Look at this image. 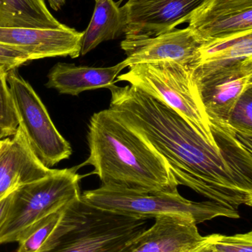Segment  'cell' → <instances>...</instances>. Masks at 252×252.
I'll return each instance as SVG.
<instances>
[{
  "mask_svg": "<svg viewBox=\"0 0 252 252\" xmlns=\"http://www.w3.org/2000/svg\"><path fill=\"white\" fill-rule=\"evenodd\" d=\"M109 109L167 161L178 185L238 210L252 206V147L212 145L186 120L134 86L109 87Z\"/></svg>",
  "mask_w": 252,
  "mask_h": 252,
  "instance_id": "6da1fadb",
  "label": "cell"
},
{
  "mask_svg": "<svg viewBox=\"0 0 252 252\" xmlns=\"http://www.w3.org/2000/svg\"><path fill=\"white\" fill-rule=\"evenodd\" d=\"M90 155L79 165H92L102 186L139 192H177L167 161L109 109L90 118L87 132Z\"/></svg>",
  "mask_w": 252,
  "mask_h": 252,
  "instance_id": "7a4b0ae2",
  "label": "cell"
},
{
  "mask_svg": "<svg viewBox=\"0 0 252 252\" xmlns=\"http://www.w3.org/2000/svg\"><path fill=\"white\" fill-rule=\"evenodd\" d=\"M117 79L170 106L212 145L252 147V143L243 139L229 126H216L210 121L189 66L176 62L139 63L129 66L128 72Z\"/></svg>",
  "mask_w": 252,
  "mask_h": 252,
  "instance_id": "3957f363",
  "label": "cell"
},
{
  "mask_svg": "<svg viewBox=\"0 0 252 252\" xmlns=\"http://www.w3.org/2000/svg\"><path fill=\"white\" fill-rule=\"evenodd\" d=\"M149 220L96 208L81 197L68 204L37 252H125Z\"/></svg>",
  "mask_w": 252,
  "mask_h": 252,
  "instance_id": "277c9868",
  "label": "cell"
},
{
  "mask_svg": "<svg viewBox=\"0 0 252 252\" xmlns=\"http://www.w3.org/2000/svg\"><path fill=\"white\" fill-rule=\"evenodd\" d=\"M81 198L101 210L146 220L179 218L198 225L218 217L240 219L238 210L209 200L189 201L179 192L149 193L102 185L97 189L84 191Z\"/></svg>",
  "mask_w": 252,
  "mask_h": 252,
  "instance_id": "5b68a950",
  "label": "cell"
},
{
  "mask_svg": "<svg viewBox=\"0 0 252 252\" xmlns=\"http://www.w3.org/2000/svg\"><path fill=\"white\" fill-rule=\"evenodd\" d=\"M79 167L53 169L47 176L17 188L0 228V244L16 242L28 226L79 198Z\"/></svg>",
  "mask_w": 252,
  "mask_h": 252,
  "instance_id": "8992f818",
  "label": "cell"
},
{
  "mask_svg": "<svg viewBox=\"0 0 252 252\" xmlns=\"http://www.w3.org/2000/svg\"><path fill=\"white\" fill-rule=\"evenodd\" d=\"M7 81L19 127L36 156L49 168L70 158L71 144L56 128L32 86L15 70L7 72Z\"/></svg>",
  "mask_w": 252,
  "mask_h": 252,
  "instance_id": "52a82bcc",
  "label": "cell"
},
{
  "mask_svg": "<svg viewBox=\"0 0 252 252\" xmlns=\"http://www.w3.org/2000/svg\"><path fill=\"white\" fill-rule=\"evenodd\" d=\"M210 0H128L121 7L125 38H147L189 22Z\"/></svg>",
  "mask_w": 252,
  "mask_h": 252,
  "instance_id": "ba28073f",
  "label": "cell"
},
{
  "mask_svg": "<svg viewBox=\"0 0 252 252\" xmlns=\"http://www.w3.org/2000/svg\"><path fill=\"white\" fill-rule=\"evenodd\" d=\"M83 32L64 25L59 28L0 26V44L23 52L30 60L79 57Z\"/></svg>",
  "mask_w": 252,
  "mask_h": 252,
  "instance_id": "9c48e42d",
  "label": "cell"
},
{
  "mask_svg": "<svg viewBox=\"0 0 252 252\" xmlns=\"http://www.w3.org/2000/svg\"><path fill=\"white\" fill-rule=\"evenodd\" d=\"M202 42L187 27L147 38H125L121 43L127 67L139 63L176 62L189 66Z\"/></svg>",
  "mask_w": 252,
  "mask_h": 252,
  "instance_id": "30bf717a",
  "label": "cell"
},
{
  "mask_svg": "<svg viewBox=\"0 0 252 252\" xmlns=\"http://www.w3.org/2000/svg\"><path fill=\"white\" fill-rule=\"evenodd\" d=\"M195 83L210 121L216 126H229L228 117L234 105L252 87V59L210 74Z\"/></svg>",
  "mask_w": 252,
  "mask_h": 252,
  "instance_id": "8fae6325",
  "label": "cell"
},
{
  "mask_svg": "<svg viewBox=\"0 0 252 252\" xmlns=\"http://www.w3.org/2000/svg\"><path fill=\"white\" fill-rule=\"evenodd\" d=\"M36 156L20 127L0 144V201L21 186L53 172Z\"/></svg>",
  "mask_w": 252,
  "mask_h": 252,
  "instance_id": "7c38bea8",
  "label": "cell"
},
{
  "mask_svg": "<svg viewBox=\"0 0 252 252\" xmlns=\"http://www.w3.org/2000/svg\"><path fill=\"white\" fill-rule=\"evenodd\" d=\"M203 237L197 225L179 218L161 217L142 232L125 252H189Z\"/></svg>",
  "mask_w": 252,
  "mask_h": 252,
  "instance_id": "4fadbf2b",
  "label": "cell"
},
{
  "mask_svg": "<svg viewBox=\"0 0 252 252\" xmlns=\"http://www.w3.org/2000/svg\"><path fill=\"white\" fill-rule=\"evenodd\" d=\"M249 59H252V31L202 43L189 66L197 82Z\"/></svg>",
  "mask_w": 252,
  "mask_h": 252,
  "instance_id": "5bb4252c",
  "label": "cell"
},
{
  "mask_svg": "<svg viewBox=\"0 0 252 252\" xmlns=\"http://www.w3.org/2000/svg\"><path fill=\"white\" fill-rule=\"evenodd\" d=\"M126 67L123 62L108 67L57 63L49 71L46 87L54 89L60 94L72 96H78L90 90L109 89L115 84L118 74Z\"/></svg>",
  "mask_w": 252,
  "mask_h": 252,
  "instance_id": "9a60e30c",
  "label": "cell"
},
{
  "mask_svg": "<svg viewBox=\"0 0 252 252\" xmlns=\"http://www.w3.org/2000/svg\"><path fill=\"white\" fill-rule=\"evenodd\" d=\"M188 27L202 43L252 31V5L204 7Z\"/></svg>",
  "mask_w": 252,
  "mask_h": 252,
  "instance_id": "2e32d148",
  "label": "cell"
},
{
  "mask_svg": "<svg viewBox=\"0 0 252 252\" xmlns=\"http://www.w3.org/2000/svg\"><path fill=\"white\" fill-rule=\"evenodd\" d=\"M124 28V13L114 0H96L91 20L83 32L80 56H85L104 41L118 38Z\"/></svg>",
  "mask_w": 252,
  "mask_h": 252,
  "instance_id": "e0dca14e",
  "label": "cell"
},
{
  "mask_svg": "<svg viewBox=\"0 0 252 252\" xmlns=\"http://www.w3.org/2000/svg\"><path fill=\"white\" fill-rule=\"evenodd\" d=\"M44 0H0V26L59 28Z\"/></svg>",
  "mask_w": 252,
  "mask_h": 252,
  "instance_id": "ac0fdd59",
  "label": "cell"
},
{
  "mask_svg": "<svg viewBox=\"0 0 252 252\" xmlns=\"http://www.w3.org/2000/svg\"><path fill=\"white\" fill-rule=\"evenodd\" d=\"M64 208L50 213L25 229L16 241L19 244L16 252H38L59 223Z\"/></svg>",
  "mask_w": 252,
  "mask_h": 252,
  "instance_id": "d6986e66",
  "label": "cell"
},
{
  "mask_svg": "<svg viewBox=\"0 0 252 252\" xmlns=\"http://www.w3.org/2000/svg\"><path fill=\"white\" fill-rule=\"evenodd\" d=\"M189 252H252V232L234 235L213 234L203 237Z\"/></svg>",
  "mask_w": 252,
  "mask_h": 252,
  "instance_id": "ffe728a7",
  "label": "cell"
},
{
  "mask_svg": "<svg viewBox=\"0 0 252 252\" xmlns=\"http://www.w3.org/2000/svg\"><path fill=\"white\" fill-rule=\"evenodd\" d=\"M227 125L243 139L252 143V87L244 92L234 105Z\"/></svg>",
  "mask_w": 252,
  "mask_h": 252,
  "instance_id": "44dd1931",
  "label": "cell"
},
{
  "mask_svg": "<svg viewBox=\"0 0 252 252\" xmlns=\"http://www.w3.org/2000/svg\"><path fill=\"white\" fill-rule=\"evenodd\" d=\"M7 71L0 66V140L16 133L19 124L7 84Z\"/></svg>",
  "mask_w": 252,
  "mask_h": 252,
  "instance_id": "7402d4cb",
  "label": "cell"
},
{
  "mask_svg": "<svg viewBox=\"0 0 252 252\" xmlns=\"http://www.w3.org/2000/svg\"><path fill=\"white\" fill-rule=\"evenodd\" d=\"M31 62L29 56L20 50L0 44V66L9 71Z\"/></svg>",
  "mask_w": 252,
  "mask_h": 252,
  "instance_id": "603a6c76",
  "label": "cell"
},
{
  "mask_svg": "<svg viewBox=\"0 0 252 252\" xmlns=\"http://www.w3.org/2000/svg\"><path fill=\"white\" fill-rule=\"evenodd\" d=\"M252 5V0H210L204 7L209 6H218V7H243ZM202 8V9H203ZM201 9V10H202Z\"/></svg>",
  "mask_w": 252,
  "mask_h": 252,
  "instance_id": "cb8c5ba5",
  "label": "cell"
},
{
  "mask_svg": "<svg viewBox=\"0 0 252 252\" xmlns=\"http://www.w3.org/2000/svg\"><path fill=\"white\" fill-rule=\"evenodd\" d=\"M12 193L0 201V228H1L3 223H4L6 216H7L9 206H10V200H11Z\"/></svg>",
  "mask_w": 252,
  "mask_h": 252,
  "instance_id": "d4e9b609",
  "label": "cell"
},
{
  "mask_svg": "<svg viewBox=\"0 0 252 252\" xmlns=\"http://www.w3.org/2000/svg\"><path fill=\"white\" fill-rule=\"evenodd\" d=\"M48 1L49 5L55 11L61 10L65 4L66 0H47Z\"/></svg>",
  "mask_w": 252,
  "mask_h": 252,
  "instance_id": "484cf974",
  "label": "cell"
},
{
  "mask_svg": "<svg viewBox=\"0 0 252 252\" xmlns=\"http://www.w3.org/2000/svg\"><path fill=\"white\" fill-rule=\"evenodd\" d=\"M0 144H1V140H0Z\"/></svg>",
  "mask_w": 252,
  "mask_h": 252,
  "instance_id": "4316f807",
  "label": "cell"
}]
</instances>
